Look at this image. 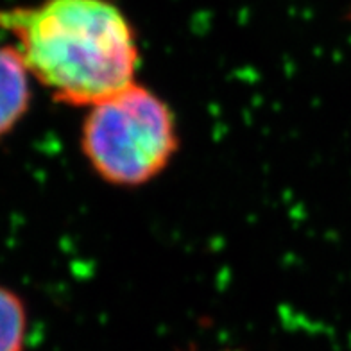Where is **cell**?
Masks as SVG:
<instances>
[{
    "mask_svg": "<svg viewBox=\"0 0 351 351\" xmlns=\"http://www.w3.org/2000/svg\"><path fill=\"white\" fill-rule=\"evenodd\" d=\"M29 72L66 106L90 108L136 81L138 40L111 0H43L0 8Z\"/></svg>",
    "mask_w": 351,
    "mask_h": 351,
    "instance_id": "obj_1",
    "label": "cell"
},
{
    "mask_svg": "<svg viewBox=\"0 0 351 351\" xmlns=\"http://www.w3.org/2000/svg\"><path fill=\"white\" fill-rule=\"evenodd\" d=\"M31 72L16 45L0 43V140L23 121L31 108Z\"/></svg>",
    "mask_w": 351,
    "mask_h": 351,
    "instance_id": "obj_3",
    "label": "cell"
},
{
    "mask_svg": "<svg viewBox=\"0 0 351 351\" xmlns=\"http://www.w3.org/2000/svg\"><path fill=\"white\" fill-rule=\"evenodd\" d=\"M27 306L22 298L0 285V351H23L27 339Z\"/></svg>",
    "mask_w": 351,
    "mask_h": 351,
    "instance_id": "obj_4",
    "label": "cell"
},
{
    "mask_svg": "<svg viewBox=\"0 0 351 351\" xmlns=\"http://www.w3.org/2000/svg\"><path fill=\"white\" fill-rule=\"evenodd\" d=\"M180 147L171 106L138 81L88 108L81 151L110 185L142 186L165 171Z\"/></svg>",
    "mask_w": 351,
    "mask_h": 351,
    "instance_id": "obj_2",
    "label": "cell"
}]
</instances>
